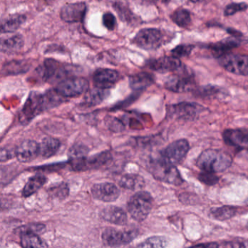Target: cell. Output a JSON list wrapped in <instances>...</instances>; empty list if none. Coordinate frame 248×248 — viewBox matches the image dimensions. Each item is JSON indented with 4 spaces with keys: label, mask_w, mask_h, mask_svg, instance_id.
I'll use <instances>...</instances> for the list:
<instances>
[{
    "label": "cell",
    "mask_w": 248,
    "mask_h": 248,
    "mask_svg": "<svg viewBox=\"0 0 248 248\" xmlns=\"http://www.w3.org/2000/svg\"><path fill=\"white\" fill-rule=\"evenodd\" d=\"M168 241L164 237H151L139 244L136 248H165Z\"/></svg>",
    "instance_id": "e575fe53"
},
{
    "label": "cell",
    "mask_w": 248,
    "mask_h": 248,
    "mask_svg": "<svg viewBox=\"0 0 248 248\" xmlns=\"http://www.w3.org/2000/svg\"><path fill=\"white\" fill-rule=\"evenodd\" d=\"M164 87L166 90L173 93H187L195 90V81L189 74L179 73L168 77L165 81Z\"/></svg>",
    "instance_id": "8fae6325"
},
{
    "label": "cell",
    "mask_w": 248,
    "mask_h": 248,
    "mask_svg": "<svg viewBox=\"0 0 248 248\" xmlns=\"http://www.w3.org/2000/svg\"><path fill=\"white\" fill-rule=\"evenodd\" d=\"M119 71L110 68H100L93 74V82L97 88L110 90L120 80Z\"/></svg>",
    "instance_id": "4fadbf2b"
},
{
    "label": "cell",
    "mask_w": 248,
    "mask_h": 248,
    "mask_svg": "<svg viewBox=\"0 0 248 248\" xmlns=\"http://www.w3.org/2000/svg\"><path fill=\"white\" fill-rule=\"evenodd\" d=\"M232 157L228 153L216 149L204 150L197 159L196 165L202 171L219 173L228 169Z\"/></svg>",
    "instance_id": "6da1fadb"
},
{
    "label": "cell",
    "mask_w": 248,
    "mask_h": 248,
    "mask_svg": "<svg viewBox=\"0 0 248 248\" xmlns=\"http://www.w3.org/2000/svg\"><path fill=\"white\" fill-rule=\"evenodd\" d=\"M39 155V144L33 140H24L16 147V157L20 163H29Z\"/></svg>",
    "instance_id": "ac0fdd59"
},
{
    "label": "cell",
    "mask_w": 248,
    "mask_h": 248,
    "mask_svg": "<svg viewBox=\"0 0 248 248\" xmlns=\"http://www.w3.org/2000/svg\"><path fill=\"white\" fill-rule=\"evenodd\" d=\"M136 231H122L114 228H107L102 234V240L109 247H119L128 244L137 237Z\"/></svg>",
    "instance_id": "7c38bea8"
},
{
    "label": "cell",
    "mask_w": 248,
    "mask_h": 248,
    "mask_svg": "<svg viewBox=\"0 0 248 248\" xmlns=\"http://www.w3.org/2000/svg\"><path fill=\"white\" fill-rule=\"evenodd\" d=\"M39 155L44 158H49L58 153L61 147V141L54 137H46L39 144Z\"/></svg>",
    "instance_id": "4316f807"
},
{
    "label": "cell",
    "mask_w": 248,
    "mask_h": 248,
    "mask_svg": "<svg viewBox=\"0 0 248 248\" xmlns=\"http://www.w3.org/2000/svg\"><path fill=\"white\" fill-rule=\"evenodd\" d=\"M198 179L202 183L208 186H213L217 185L219 181V178L216 175V173H211V172L202 171L198 175Z\"/></svg>",
    "instance_id": "ab89813d"
},
{
    "label": "cell",
    "mask_w": 248,
    "mask_h": 248,
    "mask_svg": "<svg viewBox=\"0 0 248 248\" xmlns=\"http://www.w3.org/2000/svg\"><path fill=\"white\" fill-rule=\"evenodd\" d=\"M20 244L23 248H48L46 242L39 237V234L25 232L20 233Z\"/></svg>",
    "instance_id": "83f0119b"
},
{
    "label": "cell",
    "mask_w": 248,
    "mask_h": 248,
    "mask_svg": "<svg viewBox=\"0 0 248 248\" xmlns=\"http://www.w3.org/2000/svg\"><path fill=\"white\" fill-rule=\"evenodd\" d=\"M30 65L27 62L23 61H14L7 62L3 66L2 71L4 75H18L26 73Z\"/></svg>",
    "instance_id": "4dcf8cb0"
},
{
    "label": "cell",
    "mask_w": 248,
    "mask_h": 248,
    "mask_svg": "<svg viewBox=\"0 0 248 248\" xmlns=\"http://www.w3.org/2000/svg\"><path fill=\"white\" fill-rule=\"evenodd\" d=\"M237 214V209L234 207L223 206L214 208L211 211V216L218 221H224L232 218Z\"/></svg>",
    "instance_id": "d6a6232c"
},
{
    "label": "cell",
    "mask_w": 248,
    "mask_h": 248,
    "mask_svg": "<svg viewBox=\"0 0 248 248\" xmlns=\"http://www.w3.org/2000/svg\"><path fill=\"white\" fill-rule=\"evenodd\" d=\"M162 1H163V3H165V4H169V3L170 2V0H162Z\"/></svg>",
    "instance_id": "c3c4849f"
},
{
    "label": "cell",
    "mask_w": 248,
    "mask_h": 248,
    "mask_svg": "<svg viewBox=\"0 0 248 248\" xmlns=\"http://www.w3.org/2000/svg\"><path fill=\"white\" fill-rule=\"evenodd\" d=\"M128 82L131 90L136 91V93H140L154 84L155 77L150 73H137L129 77Z\"/></svg>",
    "instance_id": "ffe728a7"
},
{
    "label": "cell",
    "mask_w": 248,
    "mask_h": 248,
    "mask_svg": "<svg viewBox=\"0 0 248 248\" xmlns=\"http://www.w3.org/2000/svg\"><path fill=\"white\" fill-rule=\"evenodd\" d=\"M224 248H248V240H237L228 242L224 245Z\"/></svg>",
    "instance_id": "f6af8a7d"
},
{
    "label": "cell",
    "mask_w": 248,
    "mask_h": 248,
    "mask_svg": "<svg viewBox=\"0 0 248 248\" xmlns=\"http://www.w3.org/2000/svg\"><path fill=\"white\" fill-rule=\"evenodd\" d=\"M149 68L160 74L179 71L182 68L180 60L173 56H165L147 62Z\"/></svg>",
    "instance_id": "e0dca14e"
},
{
    "label": "cell",
    "mask_w": 248,
    "mask_h": 248,
    "mask_svg": "<svg viewBox=\"0 0 248 248\" xmlns=\"http://www.w3.org/2000/svg\"><path fill=\"white\" fill-rule=\"evenodd\" d=\"M54 90L64 98L75 97L88 91L89 81L82 77H69L58 83Z\"/></svg>",
    "instance_id": "5b68a950"
},
{
    "label": "cell",
    "mask_w": 248,
    "mask_h": 248,
    "mask_svg": "<svg viewBox=\"0 0 248 248\" xmlns=\"http://www.w3.org/2000/svg\"><path fill=\"white\" fill-rule=\"evenodd\" d=\"M42 72L45 81L49 82L58 81L59 83L69 78L68 76L72 72V67L63 65L55 60L47 59L44 62Z\"/></svg>",
    "instance_id": "9c48e42d"
},
{
    "label": "cell",
    "mask_w": 248,
    "mask_h": 248,
    "mask_svg": "<svg viewBox=\"0 0 248 248\" xmlns=\"http://www.w3.org/2000/svg\"><path fill=\"white\" fill-rule=\"evenodd\" d=\"M24 45L23 36L17 34L0 40V51L7 54H13L21 50Z\"/></svg>",
    "instance_id": "d4e9b609"
},
{
    "label": "cell",
    "mask_w": 248,
    "mask_h": 248,
    "mask_svg": "<svg viewBox=\"0 0 248 248\" xmlns=\"http://www.w3.org/2000/svg\"><path fill=\"white\" fill-rule=\"evenodd\" d=\"M195 94L198 97L204 98H211L221 94V90L214 86H206L199 89H195Z\"/></svg>",
    "instance_id": "8d00e7d4"
},
{
    "label": "cell",
    "mask_w": 248,
    "mask_h": 248,
    "mask_svg": "<svg viewBox=\"0 0 248 248\" xmlns=\"http://www.w3.org/2000/svg\"><path fill=\"white\" fill-rule=\"evenodd\" d=\"M133 43L144 50H155L163 43V34L157 29L140 30L133 39Z\"/></svg>",
    "instance_id": "ba28073f"
},
{
    "label": "cell",
    "mask_w": 248,
    "mask_h": 248,
    "mask_svg": "<svg viewBox=\"0 0 248 248\" xmlns=\"http://www.w3.org/2000/svg\"><path fill=\"white\" fill-rule=\"evenodd\" d=\"M194 48H195V46L193 45H179V46H176L172 49L171 56L178 58V59L189 56L192 51L193 50Z\"/></svg>",
    "instance_id": "f35d334b"
},
{
    "label": "cell",
    "mask_w": 248,
    "mask_h": 248,
    "mask_svg": "<svg viewBox=\"0 0 248 248\" xmlns=\"http://www.w3.org/2000/svg\"></svg>",
    "instance_id": "f907efd6"
},
{
    "label": "cell",
    "mask_w": 248,
    "mask_h": 248,
    "mask_svg": "<svg viewBox=\"0 0 248 248\" xmlns=\"http://www.w3.org/2000/svg\"><path fill=\"white\" fill-rule=\"evenodd\" d=\"M46 230V227L42 224H31L29 225L23 226L17 229V232L18 234L25 232L36 233L37 234H43Z\"/></svg>",
    "instance_id": "b9f144b4"
},
{
    "label": "cell",
    "mask_w": 248,
    "mask_h": 248,
    "mask_svg": "<svg viewBox=\"0 0 248 248\" xmlns=\"http://www.w3.org/2000/svg\"><path fill=\"white\" fill-rule=\"evenodd\" d=\"M240 45V41L237 37H229L221 42L209 45L208 48L212 51L214 56L217 58L228 53L230 50L237 47Z\"/></svg>",
    "instance_id": "603a6c76"
},
{
    "label": "cell",
    "mask_w": 248,
    "mask_h": 248,
    "mask_svg": "<svg viewBox=\"0 0 248 248\" xmlns=\"http://www.w3.org/2000/svg\"><path fill=\"white\" fill-rule=\"evenodd\" d=\"M106 124L108 128L113 132H121L125 129V125L120 119L113 116H107L106 118Z\"/></svg>",
    "instance_id": "74e56055"
},
{
    "label": "cell",
    "mask_w": 248,
    "mask_h": 248,
    "mask_svg": "<svg viewBox=\"0 0 248 248\" xmlns=\"http://www.w3.org/2000/svg\"><path fill=\"white\" fill-rule=\"evenodd\" d=\"M221 67L232 74L248 75V55L227 53L218 58Z\"/></svg>",
    "instance_id": "30bf717a"
},
{
    "label": "cell",
    "mask_w": 248,
    "mask_h": 248,
    "mask_svg": "<svg viewBox=\"0 0 248 248\" xmlns=\"http://www.w3.org/2000/svg\"><path fill=\"white\" fill-rule=\"evenodd\" d=\"M189 248H219V246L217 243H208L197 245Z\"/></svg>",
    "instance_id": "bcb514c9"
},
{
    "label": "cell",
    "mask_w": 248,
    "mask_h": 248,
    "mask_svg": "<svg viewBox=\"0 0 248 248\" xmlns=\"http://www.w3.org/2000/svg\"><path fill=\"white\" fill-rule=\"evenodd\" d=\"M92 194L95 199L103 202L116 201L121 195V191L114 184L110 182L95 184L92 187Z\"/></svg>",
    "instance_id": "5bb4252c"
},
{
    "label": "cell",
    "mask_w": 248,
    "mask_h": 248,
    "mask_svg": "<svg viewBox=\"0 0 248 248\" xmlns=\"http://www.w3.org/2000/svg\"><path fill=\"white\" fill-rule=\"evenodd\" d=\"M87 13V5L84 2H76L64 5L61 10V19L66 23H80L84 20Z\"/></svg>",
    "instance_id": "2e32d148"
},
{
    "label": "cell",
    "mask_w": 248,
    "mask_h": 248,
    "mask_svg": "<svg viewBox=\"0 0 248 248\" xmlns=\"http://www.w3.org/2000/svg\"><path fill=\"white\" fill-rule=\"evenodd\" d=\"M189 1H192L193 3H198V2H204V1H208V0H189Z\"/></svg>",
    "instance_id": "7dc6e473"
},
{
    "label": "cell",
    "mask_w": 248,
    "mask_h": 248,
    "mask_svg": "<svg viewBox=\"0 0 248 248\" xmlns=\"http://www.w3.org/2000/svg\"><path fill=\"white\" fill-rule=\"evenodd\" d=\"M26 20V16L23 15L15 14L0 20V34L16 31Z\"/></svg>",
    "instance_id": "484cf974"
},
{
    "label": "cell",
    "mask_w": 248,
    "mask_h": 248,
    "mask_svg": "<svg viewBox=\"0 0 248 248\" xmlns=\"http://www.w3.org/2000/svg\"><path fill=\"white\" fill-rule=\"evenodd\" d=\"M226 144L237 147H248V130L227 129L223 134Z\"/></svg>",
    "instance_id": "d6986e66"
},
{
    "label": "cell",
    "mask_w": 248,
    "mask_h": 248,
    "mask_svg": "<svg viewBox=\"0 0 248 248\" xmlns=\"http://www.w3.org/2000/svg\"><path fill=\"white\" fill-rule=\"evenodd\" d=\"M89 149L81 143H77L68 151V163L75 171H85V163Z\"/></svg>",
    "instance_id": "9a60e30c"
},
{
    "label": "cell",
    "mask_w": 248,
    "mask_h": 248,
    "mask_svg": "<svg viewBox=\"0 0 248 248\" xmlns=\"http://www.w3.org/2000/svg\"><path fill=\"white\" fill-rule=\"evenodd\" d=\"M202 110L203 108L198 103L182 102L169 106L167 114L171 119L190 122L197 119Z\"/></svg>",
    "instance_id": "52a82bcc"
},
{
    "label": "cell",
    "mask_w": 248,
    "mask_h": 248,
    "mask_svg": "<svg viewBox=\"0 0 248 248\" xmlns=\"http://www.w3.org/2000/svg\"><path fill=\"white\" fill-rule=\"evenodd\" d=\"M47 110L45 95L33 92L29 94L20 115L19 120L23 125H27L38 115Z\"/></svg>",
    "instance_id": "277c9868"
},
{
    "label": "cell",
    "mask_w": 248,
    "mask_h": 248,
    "mask_svg": "<svg viewBox=\"0 0 248 248\" xmlns=\"http://www.w3.org/2000/svg\"><path fill=\"white\" fill-rule=\"evenodd\" d=\"M16 156V147L13 145L4 146L0 147V162H5L11 160Z\"/></svg>",
    "instance_id": "60d3db41"
},
{
    "label": "cell",
    "mask_w": 248,
    "mask_h": 248,
    "mask_svg": "<svg viewBox=\"0 0 248 248\" xmlns=\"http://www.w3.org/2000/svg\"><path fill=\"white\" fill-rule=\"evenodd\" d=\"M46 180L47 179H46V176L44 175L36 174L32 176L25 185L22 195L25 198H28V197L33 195L46 184Z\"/></svg>",
    "instance_id": "f546056e"
},
{
    "label": "cell",
    "mask_w": 248,
    "mask_h": 248,
    "mask_svg": "<svg viewBox=\"0 0 248 248\" xmlns=\"http://www.w3.org/2000/svg\"><path fill=\"white\" fill-rule=\"evenodd\" d=\"M110 95V90L95 87L85 93L81 106L84 108H93L101 104Z\"/></svg>",
    "instance_id": "44dd1931"
},
{
    "label": "cell",
    "mask_w": 248,
    "mask_h": 248,
    "mask_svg": "<svg viewBox=\"0 0 248 248\" xmlns=\"http://www.w3.org/2000/svg\"><path fill=\"white\" fill-rule=\"evenodd\" d=\"M49 195L58 200H64L69 195V188L65 183H61L49 189Z\"/></svg>",
    "instance_id": "d590c367"
},
{
    "label": "cell",
    "mask_w": 248,
    "mask_h": 248,
    "mask_svg": "<svg viewBox=\"0 0 248 248\" xmlns=\"http://www.w3.org/2000/svg\"><path fill=\"white\" fill-rule=\"evenodd\" d=\"M145 1H148V2H155V1H156V0H145Z\"/></svg>",
    "instance_id": "681fc988"
},
{
    "label": "cell",
    "mask_w": 248,
    "mask_h": 248,
    "mask_svg": "<svg viewBox=\"0 0 248 248\" xmlns=\"http://www.w3.org/2000/svg\"><path fill=\"white\" fill-rule=\"evenodd\" d=\"M113 7L123 21L127 22L128 23H137V16L123 3L116 2L113 5Z\"/></svg>",
    "instance_id": "836d02e7"
},
{
    "label": "cell",
    "mask_w": 248,
    "mask_h": 248,
    "mask_svg": "<svg viewBox=\"0 0 248 248\" xmlns=\"http://www.w3.org/2000/svg\"><path fill=\"white\" fill-rule=\"evenodd\" d=\"M113 160V155L108 150L101 152L87 157L86 160V170H96L107 166Z\"/></svg>",
    "instance_id": "cb8c5ba5"
},
{
    "label": "cell",
    "mask_w": 248,
    "mask_h": 248,
    "mask_svg": "<svg viewBox=\"0 0 248 248\" xmlns=\"http://www.w3.org/2000/svg\"><path fill=\"white\" fill-rule=\"evenodd\" d=\"M100 216L105 221L116 225H124L126 224L128 220L125 211L117 206H108L105 208L100 213Z\"/></svg>",
    "instance_id": "7402d4cb"
},
{
    "label": "cell",
    "mask_w": 248,
    "mask_h": 248,
    "mask_svg": "<svg viewBox=\"0 0 248 248\" xmlns=\"http://www.w3.org/2000/svg\"><path fill=\"white\" fill-rule=\"evenodd\" d=\"M103 25L109 31L114 30L116 26V18L112 13H106L103 16Z\"/></svg>",
    "instance_id": "ee69618b"
},
{
    "label": "cell",
    "mask_w": 248,
    "mask_h": 248,
    "mask_svg": "<svg viewBox=\"0 0 248 248\" xmlns=\"http://www.w3.org/2000/svg\"><path fill=\"white\" fill-rule=\"evenodd\" d=\"M119 186L129 190H137L144 186V180L140 175L135 173H127L124 175L119 180Z\"/></svg>",
    "instance_id": "f1b7e54d"
},
{
    "label": "cell",
    "mask_w": 248,
    "mask_h": 248,
    "mask_svg": "<svg viewBox=\"0 0 248 248\" xmlns=\"http://www.w3.org/2000/svg\"><path fill=\"white\" fill-rule=\"evenodd\" d=\"M189 150V141L185 139L176 140L160 152L159 158L168 164L176 166L183 161Z\"/></svg>",
    "instance_id": "8992f818"
},
{
    "label": "cell",
    "mask_w": 248,
    "mask_h": 248,
    "mask_svg": "<svg viewBox=\"0 0 248 248\" xmlns=\"http://www.w3.org/2000/svg\"><path fill=\"white\" fill-rule=\"evenodd\" d=\"M248 8L246 3H232L228 4L224 10V16H231L239 12L244 11Z\"/></svg>",
    "instance_id": "7bdbcfd3"
},
{
    "label": "cell",
    "mask_w": 248,
    "mask_h": 248,
    "mask_svg": "<svg viewBox=\"0 0 248 248\" xmlns=\"http://www.w3.org/2000/svg\"><path fill=\"white\" fill-rule=\"evenodd\" d=\"M170 19L181 28L189 27L192 21L190 13L186 9H179L173 12L170 16Z\"/></svg>",
    "instance_id": "1f68e13d"
},
{
    "label": "cell",
    "mask_w": 248,
    "mask_h": 248,
    "mask_svg": "<svg viewBox=\"0 0 248 248\" xmlns=\"http://www.w3.org/2000/svg\"><path fill=\"white\" fill-rule=\"evenodd\" d=\"M147 168L153 177L160 182L175 186H179L183 183V179L177 168L168 164L159 157L150 159Z\"/></svg>",
    "instance_id": "7a4b0ae2"
},
{
    "label": "cell",
    "mask_w": 248,
    "mask_h": 248,
    "mask_svg": "<svg viewBox=\"0 0 248 248\" xmlns=\"http://www.w3.org/2000/svg\"><path fill=\"white\" fill-rule=\"evenodd\" d=\"M153 205L152 195L145 191H139L130 198L127 204V209L134 220L142 221L148 217Z\"/></svg>",
    "instance_id": "3957f363"
}]
</instances>
